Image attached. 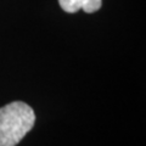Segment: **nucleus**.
Listing matches in <instances>:
<instances>
[{
    "label": "nucleus",
    "mask_w": 146,
    "mask_h": 146,
    "mask_svg": "<svg viewBox=\"0 0 146 146\" xmlns=\"http://www.w3.org/2000/svg\"><path fill=\"white\" fill-rule=\"evenodd\" d=\"M35 123L29 105L13 101L0 108V146H16Z\"/></svg>",
    "instance_id": "1"
},
{
    "label": "nucleus",
    "mask_w": 146,
    "mask_h": 146,
    "mask_svg": "<svg viewBox=\"0 0 146 146\" xmlns=\"http://www.w3.org/2000/svg\"><path fill=\"white\" fill-rule=\"evenodd\" d=\"M58 4L63 11L74 13L80 9L86 13L96 12L102 5V0H58Z\"/></svg>",
    "instance_id": "2"
}]
</instances>
